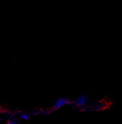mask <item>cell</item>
I'll return each instance as SVG.
<instances>
[{"label":"cell","instance_id":"cell-3","mask_svg":"<svg viewBox=\"0 0 122 124\" xmlns=\"http://www.w3.org/2000/svg\"><path fill=\"white\" fill-rule=\"evenodd\" d=\"M32 116L31 113H29V112H23L20 114V118L22 120H29L31 116Z\"/></svg>","mask_w":122,"mask_h":124},{"label":"cell","instance_id":"cell-1","mask_svg":"<svg viewBox=\"0 0 122 124\" xmlns=\"http://www.w3.org/2000/svg\"><path fill=\"white\" fill-rule=\"evenodd\" d=\"M90 104V99L84 94H80L76 97L74 101H72V105L78 109H84L88 108Z\"/></svg>","mask_w":122,"mask_h":124},{"label":"cell","instance_id":"cell-2","mask_svg":"<svg viewBox=\"0 0 122 124\" xmlns=\"http://www.w3.org/2000/svg\"><path fill=\"white\" fill-rule=\"evenodd\" d=\"M72 101L66 97L58 98L52 106V110H57L68 105H72Z\"/></svg>","mask_w":122,"mask_h":124},{"label":"cell","instance_id":"cell-4","mask_svg":"<svg viewBox=\"0 0 122 124\" xmlns=\"http://www.w3.org/2000/svg\"><path fill=\"white\" fill-rule=\"evenodd\" d=\"M7 124H18V123L16 120H14V119H11V120H8Z\"/></svg>","mask_w":122,"mask_h":124}]
</instances>
